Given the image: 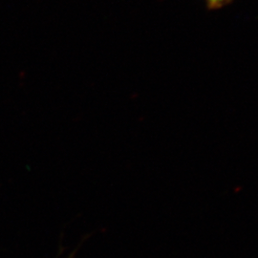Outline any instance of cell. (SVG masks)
<instances>
[{
  "instance_id": "obj_1",
  "label": "cell",
  "mask_w": 258,
  "mask_h": 258,
  "mask_svg": "<svg viewBox=\"0 0 258 258\" xmlns=\"http://www.w3.org/2000/svg\"><path fill=\"white\" fill-rule=\"evenodd\" d=\"M232 0H206V3L210 9H220L222 7L230 4Z\"/></svg>"
}]
</instances>
